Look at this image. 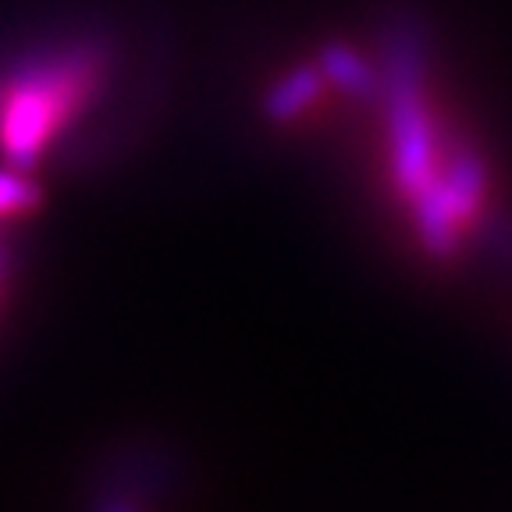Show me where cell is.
<instances>
[{
	"label": "cell",
	"instance_id": "1",
	"mask_svg": "<svg viewBox=\"0 0 512 512\" xmlns=\"http://www.w3.org/2000/svg\"><path fill=\"white\" fill-rule=\"evenodd\" d=\"M93 86V57L68 54L29 64L25 72L0 86V146L15 168H29L43 146L54 139L68 114Z\"/></svg>",
	"mask_w": 512,
	"mask_h": 512
},
{
	"label": "cell",
	"instance_id": "2",
	"mask_svg": "<svg viewBox=\"0 0 512 512\" xmlns=\"http://www.w3.org/2000/svg\"><path fill=\"white\" fill-rule=\"evenodd\" d=\"M36 200H40V192H36V185L22 175V168L0 171V221L32 210Z\"/></svg>",
	"mask_w": 512,
	"mask_h": 512
},
{
	"label": "cell",
	"instance_id": "3",
	"mask_svg": "<svg viewBox=\"0 0 512 512\" xmlns=\"http://www.w3.org/2000/svg\"><path fill=\"white\" fill-rule=\"evenodd\" d=\"M313 93H317V79H313L310 72L292 75V79L271 96V114L274 118H288V114H296Z\"/></svg>",
	"mask_w": 512,
	"mask_h": 512
}]
</instances>
